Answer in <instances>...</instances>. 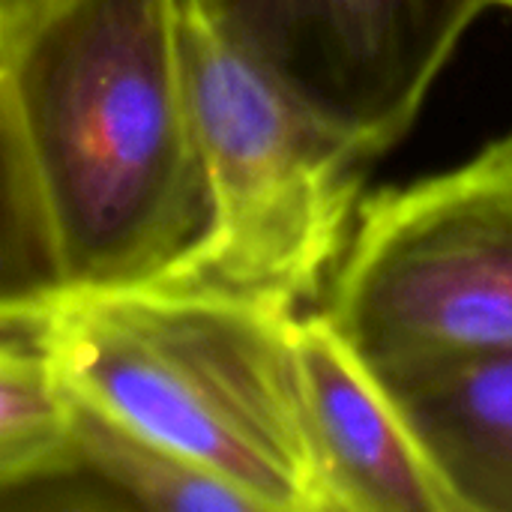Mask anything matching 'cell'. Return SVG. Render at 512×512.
<instances>
[{"label":"cell","instance_id":"obj_1","mask_svg":"<svg viewBox=\"0 0 512 512\" xmlns=\"http://www.w3.org/2000/svg\"><path fill=\"white\" fill-rule=\"evenodd\" d=\"M0 135L57 294L165 276L204 231L180 0H63L0 51Z\"/></svg>","mask_w":512,"mask_h":512},{"label":"cell","instance_id":"obj_2","mask_svg":"<svg viewBox=\"0 0 512 512\" xmlns=\"http://www.w3.org/2000/svg\"><path fill=\"white\" fill-rule=\"evenodd\" d=\"M294 327L264 303L159 276L63 291L33 336L78 405L204 468L252 512H336Z\"/></svg>","mask_w":512,"mask_h":512},{"label":"cell","instance_id":"obj_3","mask_svg":"<svg viewBox=\"0 0 512 512\" xmlns=\"http://www.w3.org/2000/svg\"><path fill=\"white\" fill-rule=\"evenodd\" d=\"M180 54L207 222L165 276L294 318L321 309L372 156L255 63L201 0H180Z\"/></svg>","mask_w":512,"mask_h":512},{"label":"cell","instance_id":"obj_4","mask_svg":"<svg viewBox=\"0 0 512 512\" xmlns=\"http://www.w3.org/2000/svg\"><path fill=\"white\" fill-rule=\"evenodd\" d=\"M321 315L396 387L512 348V135L363 198Z\"/></svg>","mask_w":512,"mask_h":512},{"label":"cell","instance_id":"obj_5","mask_svg":"<svg viewBox=\"0 0 512 512\" xmlns=\"http://www.w3.org/2000/svg\"><path fill=\"white\" fill-rule=\"evenodd\" d=\"M282 87L372 159L417 123L489 0H201Z\"/></svg>","mask_w":512,"mask_h":512},{"label":"cell","instance_id":"obj_6","mask_svg":"<svg viewBox=\"0 0 512 512\" xmlns=\"http://www.w3.org/2000/svg\"><path fill=\"white\" fill-rule=\"evenodd\" d=\"M294 345L336 512H462L393 390L321 309L297 318Z\"/></svg>","mask_w":512,"mask_h":512},{"label":"cell","instance_id":"obj_7","mask_svg":"<svg viewBox=\"0 0 512 512\" xmlns=\"http://www.w3.org/2000/svg\"><path fill=\"white\" fill-rule=\"evenodd\" d=\"M390 390L462 512H512V348Z\"/></svg>","mask_w":512,"mask_h":512},{"label":"cell","instance_id":"obj_8","mask_svg":"<svg viewBox=\"0 0 512 512\" xmlns=\"http://www.w3.org/2000/svg\"><path fill=\"white\" fill-rule=\"evenodd\" d=\"M12 333H0V492L81 471L75 399L36 336Z\"/></svg>","mask_w":512,"mask_h":512},{"label":"cell","instance_id":"obj_9","mask_svg":"<svg viewBox=\"0 0 512 512\" xmlns=\"http://www.w3.org/2000/svg\"><path fill=\"white\" fill-rule=\"evenodd\" d=\"M81 471L126 495L135 507L171 512H252L222 480L108 417L75 402Z\"/></svg>","mask_w":512,"mask_h":512},{"label":"cell","instance_id":"obj_10","mask_svg":"<svg viewBox=\"0 0 512 512\" xmlns=\"http://www.w3.org/2000/svg\"><path fill=\"white\" fill-rule=\"evenodd\" d=\"M54 297L0 135V333H30Z\"/></svg>","mask_w":512,"mask_h":512},{"label":"cell","instance_id":"obj_11","mask_svg":"<svg viewBox=\"0 0 512 512\" xmlns=\"http://www.w3.org/2000/svg\"><path fill=\"white\" fill-rule=\"evenodd\" d=\"M63 0H0V51L18 42L33 24L54 12Z\"/></svg>","mask_w":512,"mask_h":512},{"label":"cell","instance_id":"obj_12","mask_svg":"<svg viewBox=\"0 0 512 512\" xmlns=\"http://www.w3.org/2000/svg\"><path fill=\"white\" fill-rule=\"evenodd\" d=\"M492 6H501V9H507V12H512V0H489Z\"/></svg>","mask_w":512,"mask_h":512}]
</instances>
